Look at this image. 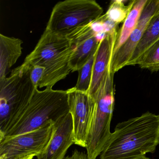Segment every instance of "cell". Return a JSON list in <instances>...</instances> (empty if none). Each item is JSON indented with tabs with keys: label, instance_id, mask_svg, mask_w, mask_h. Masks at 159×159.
<instances>
[{
	"label": "cell",
	"instance_id": "6da1fadb",
	"mask_svg": "<svg viewBox=\"0 0 159 159\" xmlns=\"http://www.w3.org/2000/svg\"><path fill=\"white\" fill-rule=\"evenodd\" d=\"M159 144V114L147 111L119 123L99 159H135L153 153Z\"/></svg>",
	"mask_w": 159,
	"mask_h": 159
},
{
	"label": "cell",
	"instance_id": "7a4b0ae2",
	"mask_svg": "<svg viewBox=\"0 0 159 159\" xmlns=\"http://www.w3.org/2000/svg\"><path fill=\"white\" fill-rule=\"evenodd\" d=\"M72 46L66 37L44 30L35 49L24 62L44 68L39 88H52L71 71L70 60Z\"/></svg>",
	"mask_w": 159,
	"mask_h": 159
},
{
	"label": "cell",
	"instance_id": "3957f363",
	"mask_svg": "<svg viewBox=\"0 0 159 159\" xmlns=\"http://www.w3.org/2000/svg\"><path fill=\"white\" fill-rule=\"evenodd\" d=\"M30 65L26 62L0 80V138L21 119L34 94L30 77Z\"/></svg>",
	"mask_w": 159,
	"mask_h": 159
},
{
	"label": "cell",
	"instance_id": "277c9868",
	"mask_svg": "<svg viewBox=\"0 0 159 159\" xmlns=\"http://www.w3.org/2000/svg\"><path fill=\"white\" fill-rule=\"evenodd\" d=\"M69 111L67 90L36 88L21 119L0 140L38 130L49 123H56Z\"/></svg>",
	"mask_w": 159,
	"mask_h": 159
},
{
	"label": "cell",
	"instance_id": "5b68a950",
	"mask_svg": "<svg viewBox=\"0 0 159 159\" xmlns=\"http://www.w3.org/2000/svg\"><path fill=\"white\" fill-rule=\"evenodd\" d=\"M114 75L109 73L98 91L92 96L96 105L86 148L88 159H97L111 134L110 125L114 106Z\"/></svg>",
	"mask_w": 159,
	"mask_h": 159
},
{
	"label": "cell",
	"instance_id": "8992f818",
	"mask_svg": "<svg viewBox=\"0 0 159 159\" xmlns=\"http://www.w3.org/2000/svg\"><path fill=\"white\" fill-rule=\"evenodd\" d=\"M102 7L93 0H66L53 8L46 29L67 37L102 16Z\"/></svg>",
	"mask_w": 159,
	"mask_h": 159
},
{
	"label": "cell",
	"instance_id": "52a82bcc",
	"mask_svg": "<svg viewBox=\"0 0 159 159\" xmlns=\"http://www.w3.org/2000/svg\"><path fill=\"white\" fill-rule=\"evenodd\" d=\"M55 129L49 123L40 129L0 140V159H24L42 153L48 146Z\"/></svg>",
	"mask_w": 159,
	"mask_h": 159
},
{
	"label": "cell",
	"instance_id": "ba28073f",
	"mask_svg": "<svg viewBox=\"0 0 159 159\" xmlns=\"http://www.w3.org/2000/svg\"><path fill=\"white\" fill-rule=\"evenodd\" d=\"M70 111L73 121L74 144L86 148L93 122L96 103L88 93L67 90Z\"/></svg>",
	"mask_w": 159,
	"mask_h": 159
},
{
	"label": "cell",
	"instance_id": "9c48e42d",
	"mask_svg": "<svg viewBox=\"0 0 159 159\" xmlns=\"http://www.w3.org/2000/svg\"><path fill=\"white\" fill-rule=\"evenodd\" d=\"M159 13V0H148L139 17L136 27L126 41L112 55L110 71L116 72L126 66L133 52L142 38L147 26L151 19Z\"/></svg>",
	"mask_w": 159,
	"mask_h": 159
},
{
	"label": "cell",
	"instance_id": "30bf717a",
	"mask_svg": "<svg viewBox=\"0 0 159 159\" xmlns=\"http://www.w3.org/2000/svg\"><path fill=\"white\" fill-rule=\"evenodd\" d=\"M91 24L74 30L67 38L72 46L70 60L71 71H78L97 50L98 41L91 27Z\"/></svg>",
	"mask_w": 159,
	"mask_h": 159
},
{
	"label": "cell",
	"instance_id": "8fae6325",
	"mask_svg": "<svg viewBox=\"0 0 159 159\" xmlns=\"http://www.w3.org/2000/svg\"><path fill=\"white\" fill-rule=\"evenodd\" d=\"M74 144L73 121L69 112L55 124V129L45 150L37 159H64L70 147Z\"/></svg>",
	"mask_w": 159,
	"mask_h": 159
},
{
	"label": "cell",
	"instance_id": "7c38bea8",
	"mask_svg": "<svg viewBox=\"0 0 159 159\" xmlns=\"http://www.w3.org/2000/svg\"><path fill=\"white\" fill-rule=\"evenodd\" d=\"M118 33V28L107 33L98 47L93 66L92 82L88 93L91 96L98 91L106 76L111 72V63Z\"/></svg>",
	"mask_w": 159,
	"mask_h": 159
},
{
	"label": "cell",
	"instance_id": "4fadbf2b",
	"mask_svg": "<svg viewBox=\"0 0 159 159\" xmlns=\"http://www.w3.org/2000/svg\"><path fill=\"white\" fill-rule=\"evenodd\" d=\"M22 40L0 34V80L7 77L22 53Z\"/></svg>",
	"mask_w": 159,
	"mask_h": 159
},
{
	"label": "cell",
	"instance_id": "5bb4252c",
	"mask_svg": "<svg viewBox=\"0 0 159 159\" xmlns=\"http://www.w3.org/2000/svg\"><path fill=\"white\" fill-rule=\"evenodd\" d=\"M159 39V13L151 20L126 66H135L142 54Z\"/></svg>",
	"mask_w": 159,
	"mask_h": 159
},
{
	"label": "cell",
	"instance_id": "9a60e30c",
	"mask_svg": "<svg viewBox=\"0 0 159 159\" xmlns=\"http://www.w3.org/2000/svg\"><path fill=\"white\" fill-rule=\"evenodd\" d=\"M148 0H134L133 7L124 22L115 43L113 55L126 41L137 25L142 10Z\"/></svg>",
	"mask_w": 159,
	"mask_h": 159
},
{
	"label": "cell",
	"instance_id": "2e32d148",
	"mask_svg": "<svg viewBox=\"0 0 159 159\" xmlns=\"http://www.w3.org/2000/svg\"><path fill=\"white\" fill-rule=\"evenodd\" d=\"M125 2L122 0L111 2L107 11L104 14L105 17L117 25L124 22L133 7L134 1H130L128 5H125Z\"/></svg>",
	"mask_w": 159,
	"mask_h": 159
},
{
	"label": "cell",
	"instance_id": "e0dca14e",
	"mask_svg": "<svg viewBox=\"0 0 159 159\" xmlns=\"http://www.w3.org/2000/svg\"><path fill=\"white\" fill-rule=\"evenodd\" d=\"M136 65L152 71L159 70V39L141 55Z\"/></svg>",
	"mask_w": 159,
	"mask_h": 159
},
{
	"label": "cell",
	"instance_id": "ac0fdd59",
	"mask_svg": "<svg viewBox=\"0 0 159 159\" xmlns=\"http://www.w3.org/2000/svg\"><path fill=\"white\" fill-rule=\"evenodd\" d=\"M96 51L92 55L89 60L78 71L79 72V77L77 84L75 87H74L78 91L84 93H89L92 82L93 66Z\"/></svg>",
	"mask_w": 159,
	"mask_h": 159
},
{
	"label": "cell",
	"instance_id": "d6986e66",
	"mask_svg": "<svg viewBox=\"0 0 159 159\" xmlns=\"http://www.w3.org/2000/svg\"><path fill=\"white\" fill-rule=\"evenodd\" d=\"M44 72V68L43 67L30 65V79L35 88H39L40 83L43 78Z\"/></svg>",
	"mask_w": 159,
	"mask_h": 159
},
{
	"label": "cell",
	"instance_id": "ffe728a7",
	"mask_svg": "<svg viewBox=\"0 0 159 159\" xmlns=\"http://www.w3.org/2000/svg\"><path fill=\"white\" fill-rule=\"evenodd\" d=\"M64 159H88L87 153L75 150L71 156H68Z\"/></svg>",
	"mask_w": 159,
	"mask_h": 159
},
{
	"label": "cell",
	"instance_id": "44dd1931",
	"mask_svg": "<svg viewBox=\"0 0 159 159\" xmlns=\"http://www.w3.org/2000/svg\"><path fill=\"white\" fill-rule=\"evenodd\" d=\"M135 159H152L150 158H148V157H146V156H142V157H139V158H137Z\"/></svg>",
	"mask_w": 159,
	"mask_h": 159
},
{
	"label": "cell",
	"instance_id": "7402d4cb",
	"mask_svg": "<svg viewBox=\"0 0 159 159\" xmlns=\"http://www.w3.org/2000/svg\"><path fill=\"white\" fill-rule=\"evenodd\" d=\"M34 157H35L34 155H31V156H29V157L25 158L24 159H33Z\"/></svg>",
	"mask_w": 159,
	"mask_h": 159
}]
</instances>
